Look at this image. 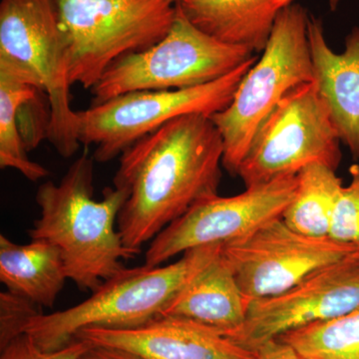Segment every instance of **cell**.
<instances>
[{
  "label": "cell",
  "instance_id": "obj_9",
  "mask_svg": "<svg viewBox=\"0 0 359 359\" xmlns=\"http://www.w3.org/2000/svg\"><path fill=\"white\" fill-rule=\"evenodd\" d=\"M340 138L313 82L290 91L257 130L237 176L245 188L295 176L314 162L337 170Z\"/></svg>",
  "mask_w": 359,
  "mask_h": 359
},
{
  "label": "cell",
  "instance_id": "obj_3",
  "mask_svg": "<svg viewBox=\"0 0 359 359\" xmlns=\"http://www.w3.org/2000/svg\"><path fill=\"white\" fill-rule=\"evenodd\" d=\"M223 244L187 250L181 259L165 266H125L91 297L65 311L33 318L25 328L44 351L69 344L88 327L129 328L159 318L170 302L203 266L215 259Z\"/></svg>",
  "mask_w": 359,
  "mask_h": 359
},
{
  "label": "cell",
  "instance_id": "obj_5",
  "mask_svg": "<svg viewBox=\"0 0 359 359\" xmlns=\"http://www.w3.org/2000/svg\"><path fill=\"white\" fill-rule=\"evenodd\" d=\"M178 0H57L71 85L91 89L118 59L164 39Z\"/></svg>",
  "mask_w": 359,
  "mask_h": 359
},
{
  "label": "cell",
  "instance_id": "obj_6",
  "mask_svg": "<svg viewBox=\"0 0 359 359\" xmlns=\"http://www.w3.org/2000/svg\"><path fill=\"white\" fill-rule=\"evenodd\" d=\"M178 7V6H177ZM255 57V52L214 39L181 11L166 36L150 48L118 59L91 88V105L145 90H179L211 83Z\"/></svg>",
  "mask_w": 359,
  "mask_h": 359
},
{
  "label": "cell",
  "instance_id": "obj_21",
  "mask_svg": "<svg viewBox=\"0 0 359 359\" xmlns=\"http://www.w3.org/2000/svg\"><path fill=\"white\" fill-rule=\"evenodd\" d=\"M351 182L344 186L335 205L330 237L359 245V166L351 168Z\"/></svg>",
  "mask_w": 359,
  "mask_h": 359
},
{
  "label": "cell",
  "instance_id": "obj_24",
  "mask_svg": "<svg viewBox=\"0 0 359 359\" xmlns=\"http://www.w3.org/2000/svg\"><path fill=\"white\" fill-rule=\"evenodd\" d=\"M252 351L254 359H308L280 339L269 340Z\"/></svg>",
  "mask_w": 359,
  "mask_h": 359
},
{
  "label": "cell",
  "instance_id": "obj_12",
  "mask_svg": "<svg viewBox=\"0 0 359 359\" xmlns=\"http://www.w3.org/2000/svg\"><path fill=\"white\" fill-rule=\"evenodd\" d=\"M359 308V248L316 269L294 287L248 304L242 327L224 334L249 351L290 330Z\"/></svg>",
  "mask_w": 359,
  "mask_h": 359
},
{
  "label": "cell",
  "instance_id": "obj_4",
  "mask_svg": "<svg viewBox=\"0 0 359 359\" xmlns=\"http://www.w3.org/2000/svg\"><path fill=\"white\" fill-rule=\"evenodd\" d=\"M308 11L287 7L278 16L262 57L243 77L228 107L211 116L224 142L223 167L237 176L261 125L292 90L313 82Z\"/></svg>",
  "mask_w": 359,
  "mask_h": 359
},
{
  "label": "cell",
  "instance_id": "obj_11",
  "mask_svg": "<svg viewBox=\"0 0 359 359\" xmlns=\"http://www.w3.org/2000/svg\"><path fill=\"white\" fill-rule=\"evenodd\" d=\"M297 188V175L245 188L231 197L202 201L164 229L151 242L146 266L154 268L187 250L228 244L249 235L271 219L283 217Z\"/></svg>",
  "mask_w": 359,
  "mask_h": 359
},
{
  "label": "cell",
  "instance_id": "obj_8",
  "mask_svg": "<svg viewBox=\"0 0 359 359\" xmlns=\"http://www.w3.org/2000/svg\"><path fill=\"white\" fill-rule=\"evenodd\" d=\"M0 59L27 71L48 96V138L63 158L80 147L76 111L71 107L65 33L57 0L0 1Z\"/></svg>",
  "mask_w": 359,
  "mask_h": 359
},
{
  "label": "cell",
  "instance_id": "obj_20",
  "mask_svg": "<svg viewBox=\"0 0 359 359\" xmlns=\"http://www.w3.org/2000/svg\"><path fill=\"white\" fill-rule=\"evenodd\" d=\"M308 359H359V308L278 337Z\"/></svg>",
  "mask_w": 359,
  "mask_h": 359
},
{
  "label": "cell",
  "instance_id": "obj_26",
  "mask_svg": "<svg viewBox=\"0 0 359 359\" xmlns=\"http://www.w3.org/2000/svg\"><path fill=\"white\" fill-rule=\"evenodd\" d=\"M341 0H328V4H330V11H334L337 8Z\"/></svg>",
  "mask_w": 359,
  "mask_h": 359
},
{
  "label": "cell",
  "instance_id": "obj_10",
  "mask_svg": "<svg viewBox=\"0 0 359 359\" xmlns=\"http://www.w3.org/2000/svg\"><path fill=\"white\" fill-rule=\"evenodd\" d=\"M359 245L292 230L282 217L223 245L245 301L290 290L316 269L334 263Z\"/></svg>",
  "mask_w": 359,
  "mask_h": 359
},
{
  "label": "cell",
  "instance_id": "obj_16",
  "mask_svg": "<svg viewBox=\"0 0 359 359\" xmlns=\"http://www.w3.org/2000/svg\"><path fill=\"white\" fill-rule=\"evenodd\" d=\"M294 0H178L196 27L226 43L263 52L276 21Z\"/></svg>",
  "mask_w": 359,
  "mask_h": 359
},
{
  "label": "cell",
  "instance_id": "obj_7",
  "mask_svg": "<svg viewBox=\"0 0 359 359\" xmlns=\"http://www.w3.org/2000/svg\"><path fill=\"white\" fill-rule=\"evenodd\" d=\"M257 60L255 56L211 83L187 89L129 92L76 111L78 140L94 146L95 162L107 163L176 118L191 114L211 117L228 107L243 77Z\"/></svg>",
  "mask_w": 359,
  "mask_h": 359
},
{
  "label": "cell",
  "instance_id": "obj_14",
  "mask_svg": "<svg viewBox=\"0 0 359 359\" xmlns=\"http://www.w3.org/2000/svg\"><path fill=\"white\" fill-rule=\"evenodd\" d=\"M308 35L314 86L340 141L359 158V27L347 35L342 53L328 46L320 18L309 16Z\"/></svg>",
  "mask_w": 359,
  "mask_h": 359
},
{
  "label": "cell",
  "instance_id": "obj_1",
  "mask_svg": "<svg viewBox=\"0 0 359 359\" xmlns=\"http://www.w3.org/2000/svg\"><path fill=\"white\" fill-rule=\"evenodd\" d=\"M224 142L211 117L181 116L120 156L115 188L128 195L117 219L127 249L142 245L191 208L219 195Z\"/></svg>",
  "mask_w": 359,
  "mask_h": 359
},
{
  "label": "cell",
  "instance_id": "obj_25",
  "mask_svg": "<svg viewBox=\"0 0 359 359\" xmlns=\"http://www.w3.org/2000/svg\"><path fill=\"white\" fill-rule=\"evenodd\" d=\"M79 359H142L133 353L112 347L90 346Z\"/></svg>",
  "mask_w": 359,
  "mask_h": 359
},
{
  "label": "cell",
  "instance_id": "obj_15",
  "mask_svg": "<svg viewBox=\"0 0 359 359\" xmlns=\"http://www.w3.org/2000/svg\"><path fill=\"white\" fill-rule=\"evenodd\" d=\"M248 304L222 249L186 283L161 316L185 318L224 334L242 327Z\"/></svg>",
  "mask_w": 359,
  "mask_h": 359
},
{
  "label": "cell",
  "instance_id": "obj_2",
  "mask_svg": "<svg viewBox=\"0 0 359 359\" xmlns=\"http://www.w3.org/2000/svg\"><path fill=\"white\" fill-rule=\"evenodd\" d=\"M94 160L83 154L71 164L58 184L39 186L35 201L40 217L28 231L32 240L41 238L60 250L67 273L81 290L94 292L125 268L123 259L139 254L123 244L118 216L127 193L115 187L94 198Z\"/></svg>",
  "mask_w": 359,
  "mask_h": 359
},
{
  "label": "cell",
  "instance_id": "obj_13",
  "mask_svg": "<svg viewBox=\"0 0 359 359\" xmlns=\"http://www.w3.org/2000/svg\"><path fill=\"white\" fill-rule=\"evenodd\" d=\"M76 339L142 359H254V351L218 330L174 316H159L135 327L84 328Z\"/></svg>",
  "mask_w": 359,
  "mask_h": 359
},
{
  "label": "cell",
  "instance_id": "obj_22",
  "mask_svg": "<svg viewBox=\"0 0 359 359\" xmlns=\"http://www.w3.org/2000/svg\"><path fill=\"white\" fill-rule=\"evenodd\" d=\"M43 313L41 308L8 292L0 294V349L11 340L25 334L27 323L35 316Z\"/></svg>",
  "mask_w": 359,
  "mask_h": 359
},
{
  "label": "cell",
  "instance_id": "obj_17",
  "mask_svg": "<svg viewBox=\"0 0 359 359\" xmlns=\"http://www.w3.org/2000/svg\"><path fill=\"white\" fill-rule=\"evenodd\" d=\"M67 273L60 250L41 238L18 245L0 236V282L39 308H52Z\"/></svg>",
  "mask_w": 359,
  "mask_h": 359
},
{
  "label": "cell",
  "instance_id": "obj_18",
  "mask_svg": "<svg viewBox=\"0 0 359 359\" xmlns=\"http://www.w3.org/2000/svg\"><path fill=\"white\" fill-rule=\"evenodd\" d=\"M44 90L27 71L0 59V167L20 172L37 182L48 176L46 168L28 157L18 125V113L23 103Z\"/></svg>",
  "mask_w": 359,
  "mask_h": 359
},
{
  "label": "cell",
  "instance_id": "obj_23",
  "mask_svg": "<svg viewBox=\"0 0 359 359\" xmlns=\"http://www.w3.org/2000/svg\"><path fill=\"white\" fill-rule=\"evenodd\" d=\"M89 346L87 342L76 339L58 351H44L25 332L1 349L0 359H79Z\"/></svg>",
  "mask_w": 359,
  "mask_h": 359
},
{
  "label": "cell",
  "instance_id": "obj_19",
  "mask_svg": "<svg viewBox=\"0 0 359 359\" xmlns=\"http://www.w3.org/2000/svg\"><path fill=\"white\" fill-rule=\"evenodd\" d=\"M335 171L325 163L314 162L299 172L297 192L282 217L292 230L311 237H330L335 205L344 188Z\"/></svg>",
  "mask_w": 359,
  "mask_h": 359
}]
</instances>
